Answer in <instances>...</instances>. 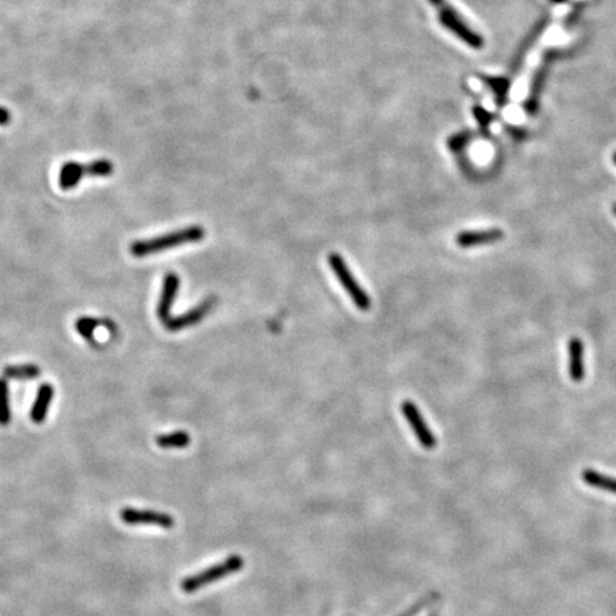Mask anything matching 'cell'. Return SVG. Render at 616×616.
I'll return each instance as SVG.
<instances>
[{"label": "cell", "mask_w": 616, "mask_h": 616, "mask_svg": "<svg viewBox=\"0 0 616 616\" xmlns=\"http://www.w3.org/2000/svg\"><path fill=\"white\" fill-rule=\"evenodd\" d=\"M437 598H438L437 593H431V595L425 596L424 599L418 601L413 608H409L406 612H404L401 616H417V615H418V613H420L427 605H431Z\"/></svg>", "instance_id": "cell-18"}, {"label": "cell", "mask_w": 616, "mask_h": 616, "mask_svg": "<svg viewBox=\"0 0 616 616\" xmlns=\"http://www.w3.org/2000/svg\"><path fill=\"white\" fill-rule=\"evenodd\" d=\"M505 237V233L499 229H489L482 231H462L455 237V243L462 248H470L477 245L494 244L501 241Z\"/></svg>", "instance_id": "cell-11"}, {"label": "cell", "mask_w": 616, "mask_h": 616, "mask_svg": "<svg viewBox=\"0 0 616 616\" xmlns=\"http://www.w3.org/2000/svg\"><path fill=\"white\" fill-rule=\"evenodd\" d=\"M568 373L575 383H581L585 378V347L578 337H572L568 341Z\"/></svg>", "instance_id": "cell-10"}, {"label": "cell", "mask_w": 616, "mask_h": 616, "mask_svg": "<svg viewBox=\"0 0 616 616\" xmlns=\"http://www.w3.org/2000/svg\"><path fill=\"white\" fill-rule=\"evenodd\" d=\"M243 567H244V559L240 555H230L223 562L216 563L207 570H203L201 572H198L195 575L184 578L180 584V588L186 593H193V592L201 589L203 586H207L219 579H223L229 575L240 572L243 570Z\"/></svg>", "instance_id": "cell-2"}, {"label": "cell", "mask_w": 616, "mask_h": 616, "mask_svg": "<svg viewBox=\"0 0 616 616\" xmlns=\"http://www.w3.org/2000/svg\"><path fill=\"white\" fill-rule=\"evenodd\" d=\"M582 478L584 481L598 489L610 492V494H616V480L608 475H603L601 473H596L593 470H585L582 473Z\"/></svg>", "instance_id": "cell-13"}, {"label": "cell", "mask_w": 616, "mask_h": 616, "mask_svg": "<svg viewBox=\"0 0 616 616\" xmlns=\"http://www.w3.org/2000/svg\"><path fill=\"white\" fill-rule=\"evenodd\" d=\"M214 301H216V300L212 297V298H209V300L203 301V302L198 304L197 307L191 308L190 312H187V313L183 314V316H179V317H170L169 320L163 321V323H165V327H166L169 331L176 333V331L184 330V328H187V327H191V326H194V324H198L205 316H207V314L210 313V310H212V307H213Z\"/></svg>", "instance_id": "cell-8"}, {"label": "cell", "mask_w": 616, "mask_h": 616, "mask_svg": "<svg viewBox=\"0 0 616 616\" xmlns=\"http://www.w3.org/2000/svg\"><path fill=\"white\" fill-rule=\"evenodd\" d=\"M122 522L127 525H154L163 530H172L174 527V518L166 512L153 509L123 508L119 513Z\"/></svg>", "instance_id": "cell-6"}, {"label": "cell", "mask_w": 616, "mask_h": 616, "mask_svg": "<svg viewBox=\"0 0 616 616\" xmlns=\"http://www.w3.org/2000/svg\"><path fill=\"white\" fill-rule=\"evenodd\" d=\"M204 236H205V231L201 226H190V227L173 231V233H167L165 236H159V237H154L150 240L136 241L131 244L130 252L134 257H146V255L162 252L167 248H174V247L183 245V244L201 241Z\"/></svg>", "instance_id": "cell-1"}, {"label": "cell", "mask_w": 616, "mask_h": 616, "mask_svg": "<svg viewBox=\"0 0 616 616\" xmlns=\"http://www.w3.org/2000/svg\"><path fill=\"white\" fill-rule=\"evenodd\" d=\"M4 376L9 380H33L40 376V368L34 364L9 366L4 370Z\"/></svg>", "instance_id": "cell-15"}, {"label": "cell", "mask_w": 616, "mask_h": 616, "mask_svg": "<svg viewBox=\"0 0 616 616\" xmlns=\"http://www.w3.org/2000/svg\"><path fill=\"white\" fill-rule=\"evenodd\" d=\"M180 288V278L176 273H169L163 281L162 295L158 304V316L162 321H166L172 317V308L176 301L177 293Z\"/></svg>", "instance_id": "cell-9"}, {"label": "cell", "mask_w": 616, "mask_h": 616, "mask_svg": "<svg viewBox=\"0 0 616 616\" xmlns=\"http://www.w3.org/2000/svg\"><path fill=\"white\" fill-rule=\"evenodd\" d=\"M101 326V321L90 317H83L76 321V330L80 335H83L86 340H93L94 330Z\"/></svg>", "instance_id": "cell-17"}, {"label": "cell", "mask_w": 616, "mask_h": 616, "mask_svg": "<svg viewBox=\"0 0 616 616\" xmlns=\"http://www.w3.org/2000/svg\"><path fill=\"white\" fill-rule=\"evenodd\" d=\"M12 418L11 402H9V387L5 380L0 378V425H9Z\"/></svg>", "instance_id": "cell-16"}, {"label": "cell", "mask_w": 616, "mask_h": 616, "mask_svg": "<svg viewBox=\"0 0 616 616\" xmlns=\"http://www.w3.org/2000/svg\"><path fill=\"white\" fill-rule=\"evenodd\" d=\"M53 394H55L53 387H51L50 384L40 385L37 395H36V401H34L32 411H30V418L34 424H41L47 418L49 408H50L51 399H53Z\"/></svg>", "instance_id": "cell-12"}, {"label": "cell", "mask_w": 616, "mask_h": 616, "mask_svg": "<svg viewBox=\"0 0 616 616\" xmlns=\"http://www.w3.org/2000/svg\"><path fill=\"white\" fill-rule=\"evenodd\" d=\"M190 435L186 431H176L172 434L159 435L156 438V444L160 448L165 449H177V448H186L190 444Z\"/></svg>", "instance_id": "cell-14"}, {"label": "cell", "mask_w": 616, "mask_h": 616, "mask_svg": "<svg viewBox=\"0 0 616 616\" xmlns=\"http://www.w3.org/2000/svg\"><path fill=\"white\" fill-rule=\"evenodd\" d=\"M430 2L434 6H437V9L439 12V20L447 29L454 32L458 37H461L464 41L470 43L473 47H481L482 39L466 25V22L461 19L458 12L452 6L448 5L447 0H430Z\"/></svg>", "instance_id": "cell-5"}, {"label": "cell", "mask_w": 616, "mask_h": 616, "mask_svg": "<svg viewBox=\"0 0 616 616\" xmlns=\"http://www.w3.org/2000/svg\"><path fill=\"white\" fill-rule=\"evenodd\" d=\"M328 264L333 269V271L335 273L342 288L348 293V295L351 297V300L354 301V304L359 308V310H363V312L370 310V307H371L370 295L367 294V291L361 285H359V283L357 281L354 274L347 267L345 260L342 259V257L337 252L330 254L328 255Z\"/></svg>", "instance_id": "cell-4"}, {"label": "cell", "mask_w": 616, "mask_h": 616, "mask_svg": "<svg viewBox=\"0 0 616 616\" xmlns=\"http://www.w3.org/2000/svg\"><path fill=\"white\" fill-rule=\"evenodd\" d=\"M615 163H616V156H615Z\"/></svg>", "instance_id": "cell-20"}, {"label": "cell", "mask_w": 616, "mask_h": 616, "mask_svg": "<svg viewBox=\"0 0 616 616\" xmlns=\"http://www.w3.org/2000/svg\"><path fill=\"white\" fill-rule=\"evenodd\" d=\"M113 163L108 159H100L89 165L69 162L60 169L59 186L62 190H72L80 183L83 177H109L113 174Z\"/></svg>", "instance_id": "cell-3"}, {"label": "cell", "mask_w": 616, "mask_h": 616, "mask_svg": "<svg viewBox=\"0 0 616 616\" xmlns=\"http://www.w3.org/2000/svg\"><path fill=\"white\" fill-rule=\"evenodd\" d=\"M401 411L405 417V420L408 421L409 427L414 430L417 439L420 441V444L425 448V449H432L437 445V438L435 435L431 432V430L428 428L424 417L421 416L418 406L411 402V401H404L401 405Z\"/></svg>", "instance_id": "cell-7"}, {"label": "cell", "mask_w": 616, "mask_h": 616, "mask_svg": "<svg viewBox=\"0 0 616 616\" xmlns=\"http://www.w3.org/2000/svg\"><path fill=\"white\" fill-rule=\"evenodd\" d=\"M612 213L616 216V203L612 204Z\"/></svg>", "instance_id": "cell-19"}]
</instances>
